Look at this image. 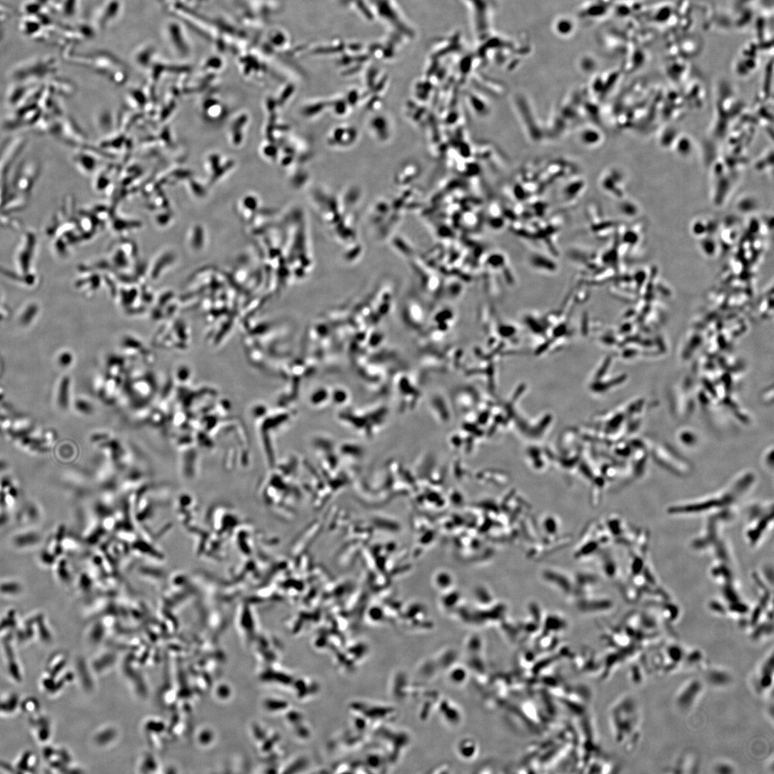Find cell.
<instances>
[{
	"instance_id": "obj_1",
	"label": "cell",
	"mask_w": 774,
	"mask_h": 774,
	"mask_svg": "<svg viewBox=\"0 0 774 774\" xmlns=\"http://www.w3.org/2000/svg\"><path fill=\"white\" fill-rule=\"evenodd\" d=\"M772 505H758L750 512L745 533L748 543L753 546L761 541L768 533L770 518H772Z\"/></svg>"
}]
</instances>
